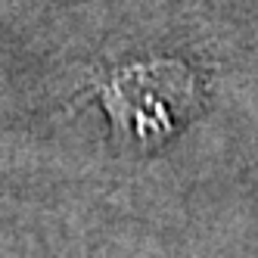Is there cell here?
Instances as JSON below:
<instances>
[{
	"label": "cell",
	"instance_id": "cell-1",
	"mask_svg": "<svg viewBox=\"0 0 258 258\" xmlns=\"http://www.w3.org/2000/svg\"><path fill=\"white\" fill-rule=\"evenodd\" d=\"M165 66L168 62L134 66L103 87V100L109 103L112 115H124L137 137H150L153 131L168 134L177 121V103L187 100V72L171 62L168 78H162Z\"/></svg>",
	"mask_w": 258,
	"mask_h": 258
}]
</instances>
